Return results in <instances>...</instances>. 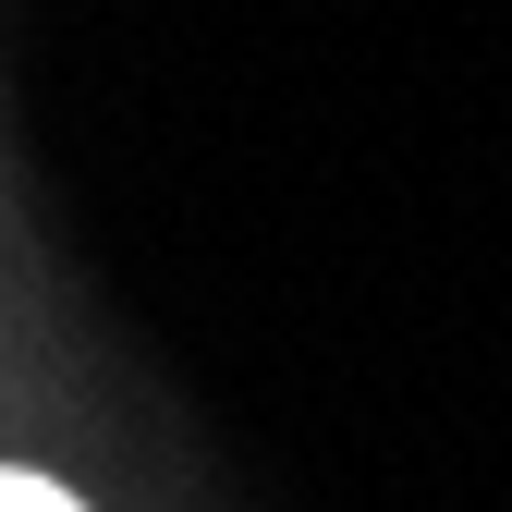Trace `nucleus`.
Returning a JSON list of instances; mask_svg holds the SVG:
<instances>
[{"instance_id": "nucleus-1", "label": "nucleus", "mask_w": 512, "mask_h": 512, "mask_svg": "<svg viewBox=\"0 0 512 512\" xmlns=\"http://www.w3.org/2000/svg\"><path fill=\"white\" fill-rule=\"evenodd\" d=\"M0 512H98V500L61 488V476H37V464H0Z\"/></svg>"}]
</instances>
